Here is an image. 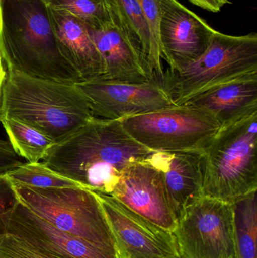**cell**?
Segmentation results:
<instances>
[{
	"instance_id": "15",
	"label": "cell",
	"mask_w": 257,
	"mask_h": 258,
	"mask_svg": "<svg viewBox=\"0 0 257 258\" xmlns=\"http://www.w3.org/2000/svg\"><path fill=\"white\" fill-rule=\"evenodd\" d=\"M49 11L59 50L81 81L102 78L104 63L89 28L65 11Z\"/></svg>"
},
{
	"instance_id": "17",
	"label": "cell",
	"mask_w": 257,
	"mask_h": 258,
	"mask_svg": "<svg viewBox=\"0 0 257 258\" xmlns=\"http://www.w3.org/2000/svg\"><path fill=\"white\" fill-rule=\"evenodd\" d=\"M89 33L102 57V79L119 83L152 81L141 56L123 36L116 23L101 31Z\"/></svg>"
},
{
	"instance_id": "28",
	"label": "cell",
	"mask_w": 257,
	"mask_h": 258,
	"mask_svg": "<svg viewBox=\"0 0 257 258\" xmlns=\"http://www.w3.org/2000/svg\"><path fill=\"white\" fill-rule=\"evenodd\" d=\"M6 77V71L3 66V60H0V98H1L2 89Z\"/></svg>"
},
{
	"instance_id": "6",
	"label": "cell",
	"mask_w": 257,
	"mask_h": 258,
	"mask_svg": "<svg viewBox=\"0 0 257 258\" xmlns=\"http://www.w3.org/2000/svg\"><path fill=\"white\" fill-rule=\"evenodd\" d=\"M13 185L21 203L59 230L117 254L104 211L94 191L81 186L36 188Z\"/></svg>"
},
{
	"instance_id": "20",
	"label": "cell",
	"mask_w": 257,
	"mask_h": 258,
	"mask_svg": "<svg viewBox=\"0 0 257 258\" xmlns=\"http://www.w3.org/2000/svg\"><path fill=\"white\" fill-rule=\"evenodd\" d=\"M48 7L63 10L92 31H101L115 24L111 0H45Z\"/></svg>"
},
{
	"instance_id": "21",
	"label": "cell",
	"mask_w": 257,
	"mask_h": 258,
	"mask_svg": "<svg viewBox=\"0 0 257 258\" xmlns=\"http://www.w3.org/2000/svg\"><path fill=\"white\" fill-rule=\"evenodd\" d=\"M9 142L18 156L30 163L39 162L54 143L39 131L13 119H2Z\"/></svg>"
},
{
	"instance_id": "27",
	"label": "cell",
	"mask_w": 257,
	"mask_h": 258,
	"mask_svg": "<svg viewBox=\"0 0 257 258\" xmlns=\"http://www.w3.org/2000/svg\"><path fill=\"white\" fill-rule=\"evenodd\" d=\"M190 3L211 12H220L223 6L229 3L228 0H189Z\"/></svg>"
},
{
	"instance_id": "11",
	"label": "cell",
	"mask_w": 257,
	"mask_h": 258,
	"mask_svg": "<svg viewBox=\"0 0 257 258\" xmlns=\"http://www.w3.org/2000/svg\"><path fill=\"white\" fill-rule=\"evenodd\" d=\"M94 117L120 121L125 118L176 106L155 80L130 83L102 78L76 83Z\"/></svg>"
},
{
	"instance_id": "10",
	"label": "cell",
	"mask_w": 257,
	"mask_h": 258,
	"mask_svg": "<svg viewBox=\"0 0 257 258\" xmlns=\"http://www.w3.org/2000/svg\"><path fill=\"white\" fill-rule=\"evenodd\" d=\"M110 196L164 230L174 233L178 226L164 186L159 152L127 167Z\"/></svg>"
},
{
	"instance_id": "5",
	"label": "cell",
	"mask_w": 257,
	"mask_h": 258,
	"mask_svg": "<svg viewBox=\"0 0 257 258\" xmlns=\"http://www.w3.org/2000/svg\"><path fill=\"white\" fill-rule=\"evenodd\" d=\"M257 72V34L217 31L199 58L178 71L167 69L160 84L176 105L222 83Z\"/></svg>"
},
{
	"instance_id": "23",
	"label": "cell",
	"mask_w": 257,
	"mask_h": 258,
	"mask_svg": "<svg viewBox=\"0 0 257 258\" xmlns=\"http://www.w3.org/2000/svg\"><path fill=\"white\" fill-rule=\"evenodd\" d=\"M147 22L151 37V51L147 62V71L152 80L160 83L164 70L162 51L159 39V0H138Z\"/></svg>"
},
{
	"instance_id": "13",
	"label": "cell",
	"mask_w": 257,
	"mask_h": 258,
	"mask_svg": "<svg viewBox=\"0 0 257 258\" xmlns=\"http://www.w3.org/2000/svg\"><path fill=\"white\" fill-rule=\"evenodd\" d=\"M159 39L168 69L178 71L208 49L217 30L178 0H159Z\"/></svg>"
},
{
	"instance_id": "26",
	"label": "cell",
	"mask_w": 257,
	"mask_h": 258,
	"mask_svg": "<svg viewBox=\"0 0 257 258\" xmlns=\"http://www.w3.org/2000/svg\"><path fill=\"white\" fill-rule=\"evenodd\" d=\"M18 201V197L13 183L6 176H0V215Z\"/></svg>"
},
{
	"instance_id": "29",
	"label": "cell",
	"mask_w": 257,
	"mask_h": 258,
	"mask_svg": "<svg viewBox=\"0 0 257 258\" xmlns=\"http://www.w3.org/2000/svg\"><path fill=\"white\" fill-rule=\"evenodd\" d=\"M0 60H2L1 51H0Z\"/></svg>"
},
{
	"instance_id": "24",
	"label": "cell",
	"mask_w": 257,
	"mask_h": 258,
	"mask_svg": "<svg viewBox=\"0 0 257 258\" xmlns=\"http://www.w3.org/2000/svg\"><path fill=\"white\" fill-rule=\"evenodd\" d=\"M0 258L60 257L35 248L13 235L0 233Z\"/></svg>"
},
{
	"instance_id": "14",
	"label": "cell",
	"mask_w": 257,
	"mask_h": 258,
	"mask_svg": "<svg viewBox=\"0 0 257 258\" xmlns=\"http://www.w3.org/2000/svg\"><path fill=\"white\" fill-rule=\"evenodd\" d=\"M184 104L206 113L220 128L227 126L257 112V72L211 88Z\"/></svg>"
},
{
	"instance_id": "7",
	"label": "cell",
	"mask_w": 257,
	"mask_h": 258,
	"mask_svg": "<svg viewBox=\"0 0 257 258\" xmlns=\"http://www.w3.org/2000/svg\"><path fill=\"white\" fill-rule=\"evenodd\" d=\"M128 134L155 152H204L220 126L201 110L188 105L172 106L120 120Z\"/></svg>"
},
{
	"instance_id": "8",
	"label": "cell",
	"mask_w": 257,
	"mask_h": 258,
	"mask_svg": "<svg viewBox=\"0 0 257 258\" xmlns=\"http://www.w3.org/2000/svg\"><path fill=\"white\" fill-rule=\"evenodd\" d=\"M174 234L182 258H234L232 203L203 196L178 220Z\"/></svg>"
},
{
	"instance_id": "22",
	"label": "cell",
	"mask_w": 257,
	"mask_h": 258,
	"mask_svg": "<svg viewBox=\"0 0 257 258\" xmlns=\"http://www.w3.org/2000/svg\"><path fill=\"white\" fill-rule=\"evenodd\" d=\"M13 184L36 188H62L79 184L53 171L43 162L23 163L6 175Z\"/></svg>"
},
{
	"instance_id": "9",
	"label": "cell",
	"mask_w": 257,
	"mask_h": 258,
	"mask_svg": "<svg viewBox=\"0 0 257 258\" xmlns=\"http://www.w3.org/2000/svg\"><path fill=\"white\" fill-rule=\"evenodd\" d=\"M119 258H182L176 237L108 194L95 192Z\"/></svg>"
},
{
	"instance_id": "3",
	"label": "cell",
	"mask_w": 257,
	"mask_h": 258,
	"mask_svg": "<svg viewBox=\"0 0 257 258\" xmlns=\"http://www.w3.org/2000/svg\"><path fill=\"white\" fill-rule=\"evenodd\" d=\"M94 118L75 84L36 78L7 69L0 98V121L15 119L39 131L56 144Z\"/></svg>"
},
{
	"instance_id": "16",
	"label": "cell",
	"mask_w": 257,
	"mask_h": 258,
	"mask_svg": "<svg viewBox=\"0 0 257 258\" xmlns=\"http://www.w3.org/2000/svg\"><path fill=\"white\" fill-rule=\"evenodd\" d=\"M164 186L172 210L180 219L203 197V152H159Z\"/></svg>"
},
{
	"instance_id": "12",
	"label": "cell",
	"mask_w": 257,
	"mask_h": 258,
	"mask_svg": "<svg viewBox=\"0 0 257 258\" xmlns=\"http://www.w3.org/2000/svg\"><path fill=\"white\" fill-rule=\"evenodd\" d=\"M0 233L13 235L60 258H119L116 253L59 230L19 200L0 215Z\"/></svg>"
},
{
	"instance_id": "2",
	"label": "cell",
	"mask_w": 257,
	"mask_h": 258,
	"mask_svg": "<svg viewBox=\"0 0 257 258\" xmlns=\"http://www.w3.org/2000/svg\"><path fill=\"white\" fill-rule=\"evenodd\" d=\"M0 51L7 69L60 83L81 82L59 50L45 0H0Z\"/></svg>"
},
{
	"instance_id": "25",
	"label": "cell",
	"mask_w": 257,
	"mask_h": 258,
	"mask_svg": "<svg viewBox=\"0 0 257 258\" xmlns=\"http://www.w3.org/2000/svg\"><path fill=\"white\" fill-rule=\"evenodd\" d=\"M24 162L9 141L0 139V176H6Z\"/></svg>"
},
{
	"instance_id": "19",
	"label": "cell",
	"mask_w": 257,
	"mask_h": 258,
	"mask_svg": "<svg viewBox=\"0 0 257 258\" xmlns=\"http://www.w3.org/2000/svg\"><path fill=\"white\" fill-rule=\"evenodd\" d=\"M234 211V258H257L256 191L232 203Z\"/></svg>"
},
{
	"instance_id": "4",
	"label": "cell",
	"mask_w": 257,
	"mask_h": 258,
	"mask_svg": "<svg viewBox=\"0 0 257 258\" xmlns=\"http://www.w3.org/2000/svg\"><path fill=\"white\" fill-rule=\"evenodd\" d=\"M257 112L220 128L203 152V194L226 203L257 189Z\"/></svg>"
},
{
	"instance_id": "18",
	"label": "cell",
	"mask_w": 257,
	"mask_h": 258,
	"mask_svg": "<svg viewBox=\"0 0 257 258\" xmlns=\"http://www.w3.org/2000/svg\"><path fill=\"white\" fill-rule=\"evenodd\" d=\"M111 2L115 23L133 48L141 56L147 69L151 51L150 33L138 0Z\"/></svg>"
},
{
	"instance_id": "1",
	"label": "cell",
	"mask_w": 257,
	"mask_h": 258,
	"mask_svg": "<svg viewBox=\"0 0 257 258\" xmlns=\"http://www.w3.org/2000/svg\"><path fill=\"white\" fill-rule=\"evenodd\" d=\"M120 121L93 119L51 146L43 163L94 192L110 195L124 170L152 156Z\"/></svg>"
}]
</instances>
